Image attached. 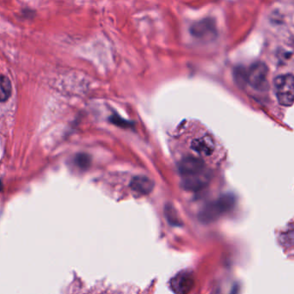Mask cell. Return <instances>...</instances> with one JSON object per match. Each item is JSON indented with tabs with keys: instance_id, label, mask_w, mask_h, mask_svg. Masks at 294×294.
<instances>
[{
	"instance_id": "6da1fadb",
	"label": "cell",
	"mask_w": 294,
	"mask_h": 294,
	"mask_svg": "<svg viewBox=\"0 0 294 294\" xmlns=\"http://www.w3.org/2000/svg\"><path fill=\"white\" fill-rule=\"evenodd\" d=\"M233 198L230 195H224L217 200L208 203L201 209L199 217L200 221L204 223L212 222L218 219L221 214H225L232 208Z\"/></svg>"
},
{
	"instance_id": "7a4b0ae2",
	"label": "cell",
	"mask_w": 294,
	"mask_h": 294,
	"mask_svg": "<svg viewBox=\"0 0 294 294\" xmlns=\"http://www.w3.org/2000/svg\"><path fill=\"white\" fill-rule=\"evenodd\" d=\"M275 94L278 102L283 106H291L294 103V77L290 74L280 75L274 80Z\"/></svg>"
},
{
	"instance_id": "3957f363",
	"label": "cell",
	"mask_w": 294,
	"mask_h": 294,
	"mask_svg": "<svg viewBox=\"0 0 294 294\" xmlns=\"http://www.w3.org/2000/svg\"><path fill=\"white\" fill-rule=\"evenodd\" d=\"M268 75L269 68L266 64L262 62H255L246 73V80L250 86L256 91L265 92L269 89Z\"/></svg>"
},
{
	"instance_id": "277c9868",
	"label": "cell",
	"mask_w": 294,
	"mask_h": 294,
	"mask_svg": "<svg viewBox=\"0 0 294 294\" xmlns=\"http://www.w3.org/2000/svg\"><path fill=\"white\" fill-rule=\"evenodd\" d=\"M189 31L196 39L212 41L217 36L216 23L212 18H205L193 23Z\"/></svg>"
},
{
	"instance_id": "5b68a950",
	"label": "cell",
	"mask_w": 294,
	"mask_h": 294,
	"mask_svg": "<svg viewBox=\"0 0 294 294\" xmlns=\"http://www.w3.org/2000/svg\"><path fill=\"white\" fill-rule=\"evenodd\" d=\"M178 171L183 178L195 175L207 169L202 159L194 156L183 158L178 164Z\"/></svg>"
},
{
	"instance_id": "8992f818",
	"label": "cell",
	"mask_w": 294,
	"mask_h": 294,
	"mask_svg": "<svg viewBox=\"0 0 294 294\" xmlns=\"http://www.w3.org/2000/svg\"><path fill=\"white\" fill-rule=\"evenodd\" d=\"M169 286L175 293H189L194 286V275L189 271L179 273L171 279Z\"/></svg>"
},
{
	"instance_id": "52a82bcc",
	"label": "cell",
	"mask_w": 294,
	"mask_h": 294,
	"mask_svg": "<svg viewBox=\"0 0 294 294\" xmlns=\"http://www.w3.org/2000/svg\"><path fill=\"white\" fill-rule=\"evenodd\" d=\"M210 178L211 175L209 173V170L205 169L202 172L198 173L195 175L183 178L182 186L188 191H200L205 189V187H208L210 183Z\"/></svg>"
},
{
	"instance_id": "ba28073f",
	"label": "cell",
	"mask_w": 294,
	"mask_h": 294,
	"mask_svg": "<svg viewBox=\"0 0 294 294\" xmlns=\"http://www.w3.org/2000/svg\"><path fill=\"white\" fill-rule=\"evenodd\" d=\"M192 150L199 155L210 156L215 150V144L214 139L209 135H203L194 139L190 144Z\"/></svg>"
},
{
	"instance_id": "9c48e42d",
	"label": "cell",
	"mask_w": 294,
	"mask_h": 294,
	"mask_svg": "<svg viewBox=\"0 0 294 294\" xmlns=\"http://www.w3.org/2000/svg\"><path fill=\"white\" fill-rule=\"evenodd\" d=\"M131 189L133 191L140 195H146L153 191L154 188V183L150 178L143 175H139L133 178L131 181Z\"/></svg>"
},
{
	"instance_id": "30bf717a",
	"label": "cell",
	"mask_w": 294,
	"mask_h": 294,
	"mask_svg": "<svg viewBox=\"0 0 294 294\" xmlns=\"http://www.w3.org/2000/svg\"><path fill=\"white\" fill-rule=\"evenodd\" d=\"M12 92L11 81L5 76H0V102H6Z\"/></svg>"
},
{
	"instance_id": "8fae6325",
	"label": "cell",
	"mask_w": 294,
	"mask_h": 294,
	"mask_svg": "<svg viewBox=\"0 0 294 294\" xmlns=\"http://www.w3.org/2000/svg\"><path fill=\"white\" fill-rule=\"evenodd\" d=\"M164 212H165V216H166L167 220L169 221V224H171L173 225H181L180 219L178 218L177 211H175V208H173L172 205H167Z\"/></svg>"
},
{
	"instance_id": "7c38bea8",
	"label": "cell",
	"mask_w": 294,
	"mask_h": 294,
	"mask_svg": "<svg viewBox=\"0 0 294 294\" xmlns=\"http://www.w3.org/2000/svg\"><path fill=\"white\" fill-rule=\"evenodd\" d=\"M75 164L77 166L81 169H87L91 166V158L89 155H87L85 153H79L76 156Z\"/></svg>"
},
{
	"instance_id": "4fadbf2b",
	"label": "cell",
	"mask_w": 294,
	"mask_h": 294,
	"mask_svg": "<svg viewBox=\"0 0 294 294\" xmlns=\"http://www.w3.org/2000/svg\"><path fill=\"white\" fill-rule=\"evenodd\" d=\"M110 121H111L112 123H114V125L118 126L120 128H130L131 126L133 125L131 122L122 119V117H120L116 114L110 117Z\"/></svg>"
}]
</instances>
